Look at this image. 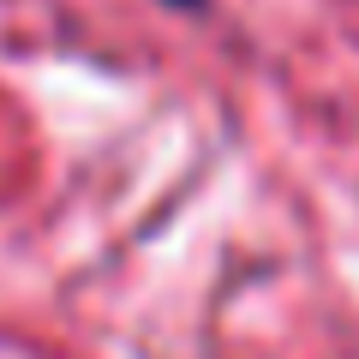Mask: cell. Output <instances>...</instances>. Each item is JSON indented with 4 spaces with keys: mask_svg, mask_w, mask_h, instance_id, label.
<instances>
[{
    "mask_svg": "<svg viewBox=\"0 0 359 359\" xmlns=\"http://www.w3.org/2000/svg\"><path fill=\"white\" fill-rule=\"evenodd\" d=\"M168 6H186V13H204L210 0H168Z\"/></svg>",
    "mask_w": 359,
    "mask_h": 359,
    "instance_id": "1",
    "label": "cell"
}]
</instances>
